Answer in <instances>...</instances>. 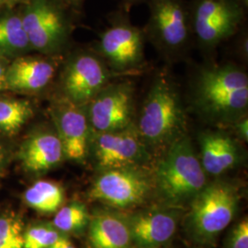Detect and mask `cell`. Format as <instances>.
Masks as SVG:
<instances>
[{"label":"cell","mask_w":248,"mask_h":248,"mask_svg":"<svg viewBox=\"0 0 248 248\" xmlns=\"http://www.w3.org/2000/svg\"><path fill=\"white\" fill-rule=\"evenodd\" d=\"M149 18L146 41L169 62L186 54L192 39L188 4L184 0H146Z\"/></svg>","instance_id":"8992f818"},{"label":"cell","mask_w":248,"mask_h":248,"mask_svg":"<svg viewBox=\"0 0 248 248\" xmlns=\"http://www.w3.org/2000/svg\"><path fill=\"white\" fill-rule=\"evenodd\" d=\"M32 104L25 99L0 98V133L14 135L33 116Z\"/></svg>","instance_id":"ffe728a7"},{"label":"cell","mask_w":248,"mask_h":248,"mask_svg":"<svg viewBox=\"0 0 248 248\" xmlns=\"http://www.w3.org/2000/svg\"><path fill=\"white\" fill-rule=\"evenodd\" d=\"M64 3L70 7L76 8V7H79L82 5V3L84 2V0H63Z\"/></svg>","instance_id":"4dcf8cb0"},{"label":"cell","mask_w":248,"mask_h":248,"mask_svg":"<svg viewBox=\"0 0 248 248\" xmlns=\"http://www.w3.org/2000/svg\"><path fill=\"white\" fill-rule=\"evenodd\" d=\"M50 113L62 143L64 159L85 163L89 157L92 134L85 107L60 97L52 104Z\"/></svg>","instance_id":"4fadbf2b"},{"label":"cell","mask_w":248,"mask_h":248,"mask_svg":"<svg viewBox=\"0 0 248 248\" xmlns=\"http://www.w3.org/2000/svg\"><path fill=\"white\" fill-rule=\"evenodd\" d=\"M91 155L98 171L145 167L150 161L149 148L143 142L134 124L121 131L91 134Z\"/></svg>","instance_id":"7c38bea8"},{"label":"cell","mask_w":248,"mask_h":248,"mask_svg":"<svg viewBox=\"0 0 248 248\" xmlns=\"http://www.w3.org/2000/svg\"><path fill=\"white\" fill-rule=\"evenodd\" d=\"M90 214L87 206L78 201H74L62 206L53 217V226L62 233L80 234L87 230Z\"/></svg>","instance_id":"44dd1931"},{"label":"cell","mask_w":248,"mask_h":248,"mask_svg":"<svg viewBox=\"0 0 248 248\" xmlns=\"http://www.w3.org/2000/svg\"><path fill=\"white\" fill-rule=\"evenodd\" d=\"M24 200L36 212L52 214L62 207L64 202V190L60 184L54 181L39 180L27 189Z\"/></svg>","instance_id":"d6986e66"},{"label":"cell","mask_w":248,"mask_h":248,"mask_svg":"<svg viewBox=\"0 0 248 248\" xmlns=\"http://www.w3.org/2000/svg\"><path fill=\"white\" fill-rule=\"evenodd\" d=\"M240 4L243 6V8L248 11V0H238Z\"/></svg>","instance_id":"d6a6232c"},{"label":"cell","mask_w":248,"mask_h":248,"mask_svg":"<svg viewBox=\"0 0 248 248\" xmlns=\"http://www.w3.org/2000/svg\"><path fill=\"white\" fill-rule=\"evenodd\" d=\"M57 63L48 57H18L7 67V89L37 92L53 79Z\"/></svg>","instance_id":"ac0fdd59"},{"label":"cell","mask_w":248,"mask_h":248,"mask_svg":"<svg viewBox=\"0 0 248 248\" xmlns=\"http://www.w3.org/2000/svg\"><path fill=\"white\" fill-rule=\"evenodd\" d=\"M155 190L153 173L145 167L98 171L89 191V200L116 210L141 206Z\"/></svg>","instance_id":"ba28073f"},{"label":"cell","mask_w":248,"mask_h":248,"mask_svg":"<svg viewBox=\"0 0 248 248\" xmlns=\"http://www.w3.org/2000/svg\"><path fill=\"white\" fill-rule=\"evenodd\" d=\"M114 78L115 76L95 51L74 53L62 69L61 98L85 107Z\"/></svg>","instance_id":"30bf717a"},{"label":"cell","mask_w":248,"mask_h":248,"mask_svg":"<svg viewBox=\"0 0 248 248\" xmlns=\"http://www.w3.org/2000/svg\"><path fill=\"white\" fill-rule=\"evenodd\" d=\"M124 9L112 12L108 26L100 32L94 50L115 78L134 76L146 66L143 29L134 26Z\"/></svg>","instance_id":"5b68a950"},{"label":"cell","mask_w":248,"mask_h":248,"mask_svg":"<svg viewBox=\"0 0 248 248\" xmlns=\"http://www.w3.org/2000/svg\"><path fill=\"white\" fill-rule=\"evenodd\" d=\"M189 203L188 235L200 246H212L235 217L240 203L239 187L228 180L208 182Z\"/></svg>","instance_id":"277c9868"},{"label":"cell","mask_w":248,"mask_h":248,"mask_svg":"<svg viewBox=\"0 0 248 248\" xmlns=\"http://www.w3.org/2000/svg\"><path fill=\"white\" fill-rule=\"evenodd\" d=\"M188 9L192 39L206 53L239 33L247 12L238 0H192Z\"/></svg>","instance_id":"52a82bcc"},{"label":"cell","mask_w":248,"mask_h":248,"mask_svg":"<svg viewBox=\"0 0 248 248\" xmlns=\"http://www.w3.org/2000/svg\"><path fill=\"white\" fill-rule=\"evenodd\" d=\"M178 212L169 207L126 215L134 248H160L166 245L176 233Z\"/></svg>","instance_id":"5bb4252c"},{"label":"cell","mask_w":248,"mask_h":248,"mask_svg":"<svg viewBox=\"0 0 248 248\" xmlns=\"http://www.w3.org/2000/svg\"><path fill=\"white\" fill-rule=\"evenodd\" d=\"M236 52H237V56L243 61H248V32L242 31L239 37L237 38V43H236Z\"/></svg>","instance_id":"4316f807"},{"label":"cell","mask_w":248,"mask_h":248,"mask_svg":"<svg viewBox=\"0 0 248 248\" xmlns=\"http://www.w3.org/2000/svg\"><path fill=\"white\" fill-rule=\"evenodd\" d=\"M222 248H248V220L235 223L226 235Z\"/></svg>","instance_id":"d4e9b609"},{"label":"cell","mask_w":248,"mask_h":248,"mask_svg":"<svg viewBox=\"0 0 248 248\" xmlns=\"http://www.w3.org/2000/svg\"><path fill=\"white\" fill-rule=\"evenodd\" d=\"M24 223L14 213L0 215V248H24Z\"/></svg>","instance_id":"603a6c76"},{"label":"cell","mask_w":248,"mask_h":248,"mask_svg":"<svg viewBox=\"0 0 248 248\" xmlns=\"http://www.w3.org/2000/svg\"><path fill=\"white\" fill-rule=\"evenodd\" d=\"M94 133L124 130L134 124L135 88L127 80L111 81L85 106Z\"/></svg>","instance_id":"8fae6325"},{"label":"cell","mask_w":248,"mask_h":248,"mask_svg":"<svg viewBox=\"0 0 248 248\" xmlns=\"http://www.w3.org/2000/svg\"><path fill=\"white\" fill-rule=\"evenodd\" d=\"M6 72L7 67L4 63L0 61V92L6 90L7 89V81H6Z\"/></svg>","instance_id":"f1b7e54d"},{"label":"cell","mask_w":248,"mask_h":248,"mask_svg":"<svg viewBox=\"0 0 248 248\" xmlns=\"http://www.w3.org/2000/svg\"><path fill=\"white\" fill-rule=\"evenodd\" d=\"M134 126L143 142L150 147H168L186 135L187 113L175 80L160 73L151 83Z\"/></svg>","instance_id":"7a4b0ae2"},{"label":"cell","mask_w":248,"mask_h":248,"mask_svg":"<svg viewBox=\"0 0 248 248\" xmlns=\"http://www.w3.org/2000/svg\"><path fill=\"white\" fill-rule=\"evenodd\" d=\"M18 159L25 170L34 174L45 173L60 165L64 155L55 130H40L30 135L19 148Z\"/></svg>","instance_id":"2e32d148"},{"label":"cell","mask_w":248,"mask_h":248,"mask_svg":"<svg viewBox=\"0 0 248 248\" xmlns=\"http://www.w3.org/2000/svg\"><path fill=\"white\" fill-rule=\"evenodd\" d=\"M152 173L155 190L171 207L190 202L209 182L186 134L166 147Z\"/></svg>","instance_id":"3957f363"},{"label":"cell","mask_w":248,"mask_h":248,"mask_svg":"<svg viewBox=\"0 0 248 248\" xmlns=\"http://www.w3.org/2000/svg\"><path fill=\"white\" fill-rule=\"evenodd\" d=\"M48 248H77L76 246L69 239L68 235H63L61 238L54 242L52 246Z\"/></svg>","instance_id":"83f0119b"},{"label":"cell","mask_w":248,"mask_h":248,"mask_svg":"<svg viewBox=\"0 0 248 248\" xmlns=\"http://www.w3.org/2000/svg\"><path fill=\"white\" fill-rule=\"evenodd\" d=\"M217 128L206 130L198 136L199 158L206 174L212 177H220L237 168L244 158L237 139L222 128Z\"/></svg>","instance_id":"9a60e30c"},{"label":"cell","mask_w":248,"mask_h":248,"mask_svg":"<svg viewBox=\"0 0 248 248\" xmlns=\"http://www.w3.org/2000/svg\"><path fill=\"white\" fill-rule=\"evenodd\" d=\"M228 128H231L234 133L235 138L243 142H248V116H243L231 124Z\"/></svg>","instance_id":"484cf974"},{"label":"cell","mask_w":248,"mask_h":248,"mask_svg":"<svg viewBox=\"0 0 248 248\" xmlns=\"http://www.w3.org/2000/svg\"><path fill=\"white\" fill-rule=\"evenodd\" d=\"M189 107L208 124L228 128L248 115V73L232 62L200 66L189 85Z\"/></svg>","instance_id":"6da1fadb"},{"label":"cell","mask_w":248,"mask_h":248,"mask_svg":"<svg viewBox=\"0 0 248 248\" xmlns=\"http://www.w3.org/2000/svg\"><path fill=\"white\" fill-rule=\"evenodd\" d=\"M4 151L2 149L1 145H0V176L2 175L3 173V163H4Z\"/></svg>","instance_id":"1f68e13d"},{"label":"cell","mask_w":248,"mask_h":248,"mask_svg":"<svg viewBox=\"0 0 248 248\" xmlns=\"http://www.w3.org/2000/svg\"><path fill=\"white\" fill-rule=\"evenodd\" d=\"M63 235L52 223H37L24 231V248H48Z\"/></svg>","instance_id":"cb8c5ba5"},{"label":"cell","mask_w":248,"mask_h":248,"mask_svg":"<svg viewBox=\"0 0 248 248\" xmlns=\"http://www.w3.org/2000/svg\"><path fill=\"white\" fill-rule=\"evenodd\" d=\"M87 231L90 248H134L126 215L112 209L90 215Z\"/></svg>","instance_id":"e0dca14e"},{"label":"cell","mask_w":248,"mask_h":248,"mask_svg":"<svg viewBox=\"0 0 248 248\" xmlns=\"http://www.w3.org/2000/svg\"><path fill=\"white\" fill-rule=\"evenodd\" d=\"M63 0H31L21 18L31 47L46 55L59 53L66 45L71 25Z\"/></svg>","instance_id":"9c48e42d"},{"label":"cell","mask_w":248,"mask_h":248,"mask_svg":"<svg viewBox=\"0 0 248 248\" xmlns=\"http://www.w3.org/2000/svg\"><path fill=\"white\" fill-rule=\"evenodd\" d=\"M146 0H123V4H122V9H124L125 11L129 12L130 9L134 5H137L139 3L145 2Z\"/></svg>","instance_id":"f546056e"},{"label":"cell","mask_w":248,"mask_h":248,"mask_svg":"<svg viewBox=\"0 0 248 248\" xmlns=\"http://www.w3.org/2000/svg\"><path fill=\"white\" fill-rule=\"evenodd\" d=\"M0 3H1V0H0Z\"/></svg>","instance_id":"e575fe53"},{"label":"cell","mask_w":248,"mask_h":248,"mask_svg":"<svg viewBox=\"0 0 248 248\" xmlns=\"http://www.w3.org/2000/svg\"><path fill=\"white\" fill-rule=\"evenodd\" d=\"M13 1H19V0H13Z\"/></svg>","instance_id":"836d02e7"},{"label":"cell","mask_w":248,"mask_h":248,"mask_svg":"<svg viewBox=\"0 0 248 248\" xmlns=\"http://www.w3.org/2000/svg\"><path fill=\"white\" fill-rule=\"evenodd\" d=\"M31 48L26 31L18 16L0 18V54L13 55Z\"/></svg>","instance_id":"7402d4cb"}]
</instances>
